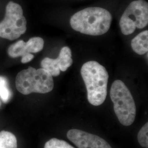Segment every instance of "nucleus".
I'll list each match as a JSON object with an SVG mask.
<instances>
[{
  "label": "nucleus",
  "mask_w": 148,
  "mask_h": 148,
  "mask_svg": "<svg viewBox=\"0 0 148 148\" xmlns=\"http://www.w3.org/2000/svg\"><path fill=\"white\" fill-rule=\"evenodd\" d=\"M112 21L111 13L98 7L86 8L71 16L70 23L74 30L91 36H99L109 30Z\"/></svg>",
  "instance_id": "f257e3e1"
},
{
  "label": "nucleus",
  "mask_w": 148,
  "mask_h": 148,
  "mask_svg": "<svg viewBox=\"0 0 148 148\" xmlns=\"http://www.w3.org/2000/svg\"><path fill=\"white\" fill-rule=\"evenodd\" d=\"M81 74L86 87L89 103L93 106H101L107 95L109 75L106 68L97 62L89 61L82 65Z\"/></svg>",
  "instance_id": "f03ea898"
},
{
  "label": "nucleus",
  "mask_w": 148,
  "mask_h": 148,
  "mask_svg": "<svg viewBox=\"0 0 148 148\" xmlns=\"http://www.w3.org/2000/svg\"><path fill=\"white\" fill-rule=\"evenodd\" d=\"M16 86L17 90L24 95L32 93L45 94L53 90V76L42 68L29 67L17 74Z\"/></svg>",
  "instance_id": "7ed1b4c3"
},
{
  "label": "nucleus",
  "mask_w": 148,
  "mask_h": 148,
  "mask_svg": "<svg viewBox=\"0 0 148 148\" xmlns=\"http://www.w3.org/2000/svg\"><path fill=\"white\" fill-rule=\"evenodd\" d=\"M110 98L119 121L123 126L131 125L136 116V106L132 95L124 82L117 79L112 83Z\"/></svg>",
  "instance_id": "20e7f679"
},
{
  "label": "nucleus",
  "mask_w": 148,
  "mask_h": 148,
  "mask_svg": "<svg viewBox=\"0 0 148 148\" xmlns=\"http://www.w3.org/2000/svg\"><path fill=\"white\" fill-rule=\"evenodd\" d=\"M27 24L21 5L10 1L6 5L5 18L0 23V37L14 40L25 32Z\"/></svg>",
  "instance_id": "39448f33"
},
{
  "label": "nucleus",
  "mask_w": 148,
  "mask_h": 148,
  "mask_svg": "<svg viewBox=\"0 0 148 148\" xmlns=\"http://www.w3.org/2000/svg\"><path fill=\"white\" fill-rule=\"evenodd\" d=\"M148 24V3L144 0L132 1L124 11L120 21L122 33L128 35L136 29H143Z\"/></svg>",
  "instance_id": "423d86ee"
},
{
  "label": "nucleus",
  "mask_w": 148,
  "mask_h": 148,
  "mask_svg": "<svg viewBox=\"0 0 148 148\" xmlns=\"http://www.w3.org/2000/svg\"><path fill=\"white\" fill-rule=\"evenodd\" d=\"M44 40L39 37H32L27 42L19 40L12 45L8 49V54L12 58L21 57L22 63H27L32 61L34 56L32 53H38L42 50Z\"/></svg>",
  "instance_id": "0eeeda50"
},
{
  "label": "nucleus",
  "mask_w": 148,
  "mask_h": 148,
  "mask_svg": "<svg viewBox=\"0 0 148 148\" xmlns=\"http://www.w3.org/2000/svg\"><path fill=\"white\" fill-rule=\"evenodd\" d=\"M67 137L78 148H112L104 139L82 130H70Z\"/></svg>",
  "instance_id": "6e6552de"
},
{
  "label": "nucleus",
  "mask_w": 148,
  "mask_h": 148,
  "mask_svg": "<svg viewBox=\"0 0 148 148\" xmlns=\"http://www.w3.org/2000/svg\"><path fill=\"white\" fill-rule=\"evenodd\" d=\"M133 51L139 55L148 53V31L145 30L139 33L131 41Z\"/></svg>",
  "instance_id": "1a4fd4ad"
},
{
  "label": "nucleus",
  "mask_w": 148,
  "mask_h": 148,
  "mask_svg": "<svg viewBox=\"0 0 148 148\" xmlns=\"http://www.w3.org/2000/svg\"><path fill=\"white\" fill-rule=\"evenodd\" d=\"M57 59L60 70L65 71L73 64L72 53L70 48L67 46L62 48Z\"/></svg>",
  "instance_id": "9d476101"
},
{
  "label": "nucleus",
  "mask_w": 148,
  "mask_h": 148,
  "mask_svg": "<svg viewBox=\"0 0 148 148\" xmlns=\"http://www.w3.org/2000/svg\"><path fill=\"white\" fill-rule=\"evenodd\" d=\"M42 68L46 70L53 77L58 76L60 74L58 62L57 59L45 58L41 61Z\"/></svg>",
  "instance_id": "9b49d317"
},
{
  "label": "nucleus",
  "mask_w": 148,
  "mask_h": 148,
  "mask_svg": "<svg viewBox=\"0 0 148 148\" xmlns=\"http://www.w3.org/2000/svg\"><path fill=\"white\" fill-rule=\"evenodd\" d=\"M0 148H17L16 136L8 131L0 132Z\"/></svg>",
  "instance_id": "f8f14e48"
},
{
  "label": "nucleus",
  "mask_w": 148,
  "mask_h": 148,
  "mask_svg": "<svg viewBox=\"0 0 148 148\" xmlns=\"http://www.w3.org/2000/svg\"><path fill=\"white\" fill-rule=\"evenodd\" d=\"M12 93L8 86L7 80L5 77L0 76V98L4 103L10 100Z\"/></svg>",
  "instance_id": "ddd939ff"
},
{
  "label": "nucleus",
  "mask_w": 148,
  "mask_h": 148,
  "mask_svg": "<svg viewBox=\"0 0 148 148\" xmlns=\"http://www.w3.org/2000/svg\"><path fill=\"white\" fill-rule=\"evenodd\" d=\"M44 148H75L66 142L57 138H52L45 143Z\"/></svg>",
  "instance_id": "4468645a"
},
{
  "label": "nucleus",
  "mask_w": 148,
  "mask_h": 148,
  "mask_svg": "<svg viewBox=\"0 0 148 148\" xmlns=\"http://www.w3.org/2000/svg\"><path fill=\"white\" fill-rule=\"evenodd\" d=\"M138 140L143 148H148V123L141 128L138 134Z\"/></svg>",
  "instance_id": "2eb2a0df"
},
{
  "label": "nucleus",
  "mask_w": 148,
  "mask_h": 148,
  "mask_svg": "<svg viewBox=\"0 0 148 148\" xmlns=\"http://www.w3.org/2000/svg\"><path fill=\"white\" fill-rule=\"evenodd\" d=\"M0 106H1V101H0Z\"/></svg>",
  "instance_id": "dca6fc26"
}]
</instances>
